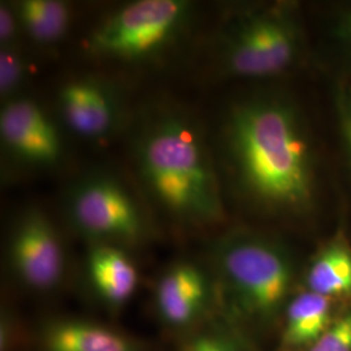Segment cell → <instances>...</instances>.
<instances>
[{
	"instance_id": "obj_1",
	"label": "cell",
	"mask_w": 351,
	"mask_h": 351,
	"mask_svg": "<svg viewBox=\"0 0 351 351\" xmlns=\"http://www.w3.org/2000/svg\"><path fill=\"white\" fill-rule=\"evenodd\" d=\"M223 143L234 181L252 203L287 215L311 208L314 152L301 112L287 97L255 94L236 101Z\"/></svg>"
},
{
	"instance_id": "obj_2",
	"label": "cell",
	"mask_w": 351,
	"mask_h": 351,
	"mask_svg": "<svg viewBox=\"0 0 351 351\" xmlns=\"http://www.w3.org/2000/svg\"><path fill=\"white\" fill-rule=\"evenodd\" d=\"M133 159L152 203L181 224L213 226L224 202L201 126L182 111L156 113L139 129Z\"/></svg>"
},
{
	"instance_id": "obj_3",
	"label": "cell",
	"mask_w": 351,
	"mask_h": 351,
	"mask_svg": "<svg viewBox=\"0 0 351 351\" xmlns=\"http://www.w3.org/2000/svg\"><path fill=\"white\" fill-rule=\"evenodd\" d=\"M213 261L226 298L239 316L265 326L284 314L295 274L282 243L234 229L213 243Z\"/></svg>"
},
{
	"instance_id": "obj_4",
	"label": "cell",
	"mask_w": 351,
	"mask_h": 351,
	"mask_svg": "<svg viewBox=\"0 0 351 351\" xmlns=\"http://www.w3.org/2000/svg\"><path fill=\"white\" fill-rule=\"evenodd\" d=\"M303 29L288 4L239 13L220 38V62L228 75L268 78L287 72L298 60Z\"/></svg>"
},
{
	"instance_id": "obj_5",
	"label": "cell",
	"mask_w": 351,
	"mask_h": 351,
	"mask_svg": "<svg viewBox=\"0 0 351 351\" xmlns=\"http://www.w3.org/2000/svg\"><path fill=\"white\" fill-rule=\"evenodd\" d=\"M194 5L185 0H137L116 10L88 38V50L108 60L139 63L182 36Z\"/></svg>"
},
{
	"instance_id": "obj_6",
	"label": "cell",
	"mask_w": 351,
	"mask_h": 351,
	"mask_svg": "<svg viewBox=\"0 0 351 351\" xmlns=\"http://www.w3.org/2000/svg\"><path fill=\"white\" fill-rule=\"evenodd\" d=\"M68 216L93 243L136 245L149 234L147 217L129 189L108 172L80 178L66 198Z\"/></svg>"
},
{
	"instance_id": "obj_7",
	"label": "cell",
	"mask_w": 351,
	"mask_h": 351,
	"mask_svg": "<svg viewBox=\"0 0 351 351\" xmlns=\"http://www.w3.org/2000/svg\"><path fill=\"white\" fill-rule=\"evenodd\" d=\"M8 258L14 276L26 288L49 291L63 278V242L50 219L37 208L26 210L13 226Z\"/></svg>"
},
{
	"instance_id": "obj_8",
	"label": "cell",
	"mask_w": 351,
	"mask_h": 351,
	"mask_svg": "<svg viewBox=\"0 0 351 351\" xmlns=\"http://www.w3.org/2000/svg\"><path fill=\"white\" fill-rule=\"evenodd\" d=\"M0 139L7 154L26 167L52 168L63 158V138L56 123L37 101L26 97L4 101Z\"/></svg>"
},
{
	"instance_id": "obj_9",
	"label": "cell",
	"mask_w": 351,
	"mask_h": 351,
	"mask_svg": "<svg viewBox=\"0 0 351 351\" xmlns=\"http://www.w3.org/2000/svg\"><path fill=\"white\" fill-rule=\"evenodd\" d=\"M58 110L65 126L80 138H110L123 120L119 90L101 77L69 80L58 93Z\"/></svg>"
},
{
	"instance_id": "obj_10",
	"label": "cell",
	"mask_w": 351,
	"mask_h": 351,
	"mask_svg": "<svg viewBox=\"0 0 351 351\" xmlns=\"http://www.w3.org/2000/svg\"><path fill=\"white\" fill-rule=\"evenodd\" d=\"M213 297V284L201 265L181 261L172 264L155 287V307L164 323L186 326L199 319Z\"/></svg>"
},
{
	"instance_id": "obj_11",
	"label": "cell",
	"mask_w": 351,
	"mask_h": 351,
	"mask_svg": "<svg viewBox=\"0 0 351 351\" xmlns=\"http://www.w3.org/2000/svg\"><path fill=\"white\" fill-rule=\"evenodd\" d=\"M86 268L91 287L110 306H123L138 287L137 267L121 246L93 243Z\"/></svg>"
},
{
	"instance_id": "obj_12",
	"label": "cell",
	"mask_w": 351,
	"mask_h": 351,
	"mask_svg": "<svg viewBox=\"0 0 351 351\" xmlns=\"http://www.w3.org/2000/svg\"><path fill=\"white\" fill-rule=\"evenodd\" d=\"M45 351H141L137 341L110 326L80 320L60 319L45 326Z\"/></svg>"
},
{
	"instance_id": "obj_13",
	"label": "cell",
	"mask_w": 351,
	"mask_h": 351,
	"mask_svg": "<svg viewBox=\"0 0 351 351\" xmlns=\"http://www.w3.org/2000/svg\"><path fill=\"white\" fill-rule=\"evenodd\" d=\"M332 300L306 290L288 302L281 333L288 349H307L314 345L333 322Z\"/></svg>"
},
{
	"instance_id": "obj_14",
	"label": "cell",
	"mask_w": 351,
	"mask_h": 351,
	"mask_svg": "<svg viewBox=\"0 0 351 351\" xmlns=\"http://www.w3.org/2000/svg\"><path fill=\"white\" fill-rule=\"evenodd\" d=\"M307 290L326 298L351 295V247L342 239H332L315 255L306 272Z\"/></svg>"
},
{
	"instance_id": "obj_15",
	"label": "cell",
	"mask_w": 351,
	"mask_h": 351,
	"mask_svg": "<svg viewBox=\"0 0 351 351\" xmlns=\"http://www.w3.org/2000/svg\"><path fill=\"white\" fill-rule=\"evenodd\" d=\"M23 33L39 45H52L66 34L72 11L59 0H21L13 3Z\"/></svg>"
},
{
	"instance_id": "obj_16",
	"label": "cell",
	"mask_w": 351,
	"mask_h": 351,
	"mask_svg": "<svg viewBox=\"0 0 351 351\" xmlns=\"http://www.w3.org/2000/svg\"><path fill=\"white\" fill-rule=\"evenodd\" d=\"M26 58L19 46L0 47V95L4 101L13 99L25 82Z\"/></svg>"
},
{
	"instance_id": "obj_17",
	"label": "cell",
	"mask_w": 351,
	"mask_h": 351,
	"mask_svg": "<svg viewBox=\"0 0 351 351\" xmlns=\"http://www.w3.org/2000/svg\"><path fill=\"white\" fill-rule=\"evenodd\" d=\"M333 106L339 136L351 168V80H339L333 88Z\"/></svg>"
},
{
	"instance_id": "obj_18",
	"label": "cell",
	"mask_w": 351,
	"mask_h": 351,
	"mask_svg": "<svg viewBox=\"0 0 351 351\" xmlns=\"http://www.w3.org/2000/svg\"><path fill=\"white\" fill-rule=\"evenodd\" d=\"M306 351H351V310L333 319L322 337Z\"/></svg>"
},
{
	"instance_id": "obj_19",
	"label": "cell",
	"mask_w": 351,
	"mask_h": 351,
	"mask_svg": "<svg viewBox=\"0 0 351 351\" xmlns=\"http://www.w3.org/2000/svg\"><path fill=\"white\" fill-rule=\"evenodd\" d=\"M184 351H239V349L226 335L208 329L189 339Z\"/></svg>"
},
{
	"instance_id": "obj_20",
	"label": "cell",
	"mask_w": 351,
	"mask_h": 351,
	"mask_svg": "<svg viewBox=\"0 0 351 351\" xmlns=\"http://www.w3.org/2000/svg\"><path fill=\"white\" fill-rule=\"evenodd\" d=\"M21 33H23V29L12 4L1 3L0 5V47L16 46V42Z\"/></svg>"
},
{
	"instance_id": "obj_21",
	"label": "cell",
	"mask_w": 351,
	"mask_h": 351,
	"mask_svg": "<svg viewBox=\"0 0 351 351\" xmlns=\"http://www.w3.org/2000/svg\"><path fill=\"white\" fill-rule=\"evenodd\" d=\"M336 36L351 52V8L339 16L336 24Z\"/></svg>"
}]
</instances>
